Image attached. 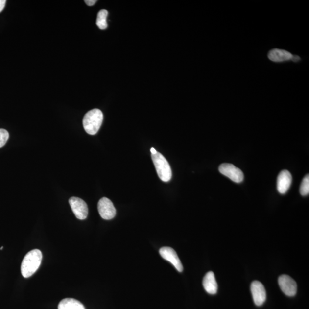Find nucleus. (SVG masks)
Returning a JSON list of instances; mask_svg holds the SVG:
<instances>
[{
    "instance_id": "obj_11",
    "label": "nucleus",
    "mask_w": 309,
    "mask_h": 309,
    "mask_svg": "<svg viewBox=\"0 0 309 309\" xmlns=\"http://www.w3.org/2000/svg\"><path fill=\"white\" fill-rule=\"evenodd\" d=\"M203 286L205 290L210 294H215L218 291V284L215 275L212 271L207 273L203 280Z\"/></svg>"
},
{
    "instance_id": "obj_15",
    "label": "nucleus",
    "mask_w": 309,
    "mask_h": 309,
    "mask_svg": "<svg viewBox=\"0 0 309 309\" xmlns=\"http://www.w3.org/2000/svg\"><path fill=\"white\" fill-rule=\"evenodd\" d=\"M300 193L302 196H307L309 193V176L307 175L302 181L300 187Z\"/></svg>"
},
{
    "instance_id": "obj_13",
    "label": "nucleus",
    "mask_w": 309,
    "mask_h": 309,
    "mask_svg": "<svg viewBox=\"0 0 309 309\" xmlns=\"http://www.w3.org/2000/svg\"><path fill=\"white\" fill-rule=\"evenodd\" d=\"M58 309H86L79 301L73 298H65L60 302Z\"/></svg>"
},
{
    "instance_id": "obj_20",
    "label": "nucleus",
    "mask_w": 309,
    "mask_h": 309,
    "mask_svg": "<svg viewBox=\"0 0 309 309\" xmlns=\"http://www.w3.org/2000/svg\"><path fill=\"white\" fill-rule=\"evenodd\" d=\"M151 152L152 154H155L157 152V151H156V149L154 148H151Z\"/></svg>"
},
{
    "instance_id": "obj_10",
    "label": "nucleus",
    "mask_w": 309,
    "mask_h": 309,
    "mask_svg": "<svg viewBox=\"0 0 309 309\" xmlns=\"http://www.w3.org/2000/svg\"><path fill=\"white\" fill-rule=\"evenodd\" d=\"M292 176L289 171L284 170L280 173L277 179V190L281 194H285L290 189Z\"/></svg>"
},
{
    "instance_id": "obj_8",
    "label": "nucleus",
    "mask_w": 309,
    "mask_h": 309,
    "mask_svg": "<svg viewBox=\"0 0 309 309\" xmlns=\"http://www.w3.org/2000/svg\"><path fill=\"white\" fill-rule=\"evenodd\" d=\"M159 253L163 259L170 262L179 272H182L183 267L181 261L174 249L169 247H164L159 250Z\"/></svg>"
},
{
    "instance_id": "obj_4",
    "label": "nucleus",
    "mask_w": 309,
    "mask_h": 309,
    "mask_svg": "<svg viewBox=\"0 0 309 309\" xmlns=\"http://www.w3.org/2000/svg\"><path fill=\"white\" fill-rule=\"evenodd\" d=\"M219 171L222 174L227 176L234 182L241 183L243 181V172L232 164H222L219 166Z\"/></svg>"
},
{
    "instance_id": "obj_14",
    "label": "nucleus",
    "mask_w": 309,
    "mask_h": 309,
    "mask_svg": "<svg viewBox=\"0 0 309 309\" xmlns=\"http://www.w3.org/2000/svg\"><path fill=\"white\" fill-rule=\"evenodd\" d=\"M108 15V11L107 10L105 9L101 10V11L98 13L96 20V25L98 27V28L101 30L107 29L108 27L107 23V18Z\"/></svg>"
},
{
    "instance_id": "obj_6",
    "label": "nucleus",
    "mask_w": 309,
    "mask_h": 309,
    "mask_svg": "<svg viewBox=\"0 0 309 309\" xmlns=\"http://www.w3.org/2000/svg\"><path fill=\"white\" fill-rule=\"evenodd\" d=\"M97 208L100 215L104 219L110 220L116 215V209L113 202L105 197L98 201Z\"/></svg>"
},
{
    "instance_id": "obj_1",
    "label": "nucleus",
    "mask_w": 309,
    "mask_h": 309,
    "mask_svg": "<svg viewBox=\"0 0 309 309\" xmlns=\"http://www.w3.org/2000/svg\"><path fill=\"white\" fill-rule=\"evenodd\" d=\"M43 259L41 251L35 249L30 251L24 258L21 265V272L23 277H31L38 270Z\"/></svg>"
},
{
    "instance_id": "obj_12",
    "label": "nucleus",
    "mask_w": 309,
    "mask_h": 309,
    "mask_svg": "<svg viewBox=\"0 0 309 309\" xmlns=\"http://www.w3.org/2000/svg\"><path fill=\"white\" fill-rule=\"evenodd\" d=\"M293 55L286 50L279 49L271 50L268 55L269 59L274 62H284L291 60Z\"/></svg>"
},
{
    "instance_id": "obj_3",
    "label": "nucleus",
    "mask_w": 309,
    "mask_h": 309,
    "mask_svg": "<svg viewBox=\"0 0 309 309\" xmlns=\"http://www.w3.org/2000/svg\"><path fill=\"white\" fill-rule=\"evenodd\" d=\"M151 157L159 178L163 182H167L172 178V170L168 162L161 153L152 154Z\"/></svg>"
},
{
    "instance_id": "obj_9",
    "label": "nucleus",
    "mask_w": 309,
    "mask_h": 309,
    "mask_svg": "<svg viewBox=\"0 0 309 309\" xmlns=\"http://www.w3.org/2000/svg\"><path fill=\"white\" fill-rule=\"evenodd\" d=\"M251 291L255 304L262 305L266 300V291L263 284L259 281H253L251 285Z\"/></svg>"
},
{
    "instance_id": "obj_16",
    "label": "nucleus",
    "mask_w": 309,
    "mask_h": 309,
    "mask_svg": "<svg viewBox=\"0 0 309 309\" xmlns=\"http://www.w3.org/2000/svg\"><path fill=\"white\" fill-rule=\"evenodd\" d=\"M9 137L8 132L4 129L0 128V148L4 147Z\"/></svg>"
},
{
    "instance_id": "obj_19",
    "label": "nucleus",
    "mask_w": 309,
    "mask_h": 309,
    "mask_svg": "<svg viewBox=\"0 0 309 309\" xmlns=\"http://www.w3.org/2000/svg\"><path fill=\"white\" fill-rule=\"evenodd\" d=\"M300 57L293 56V57H292V59H291V60H293L294 61V62H298V61L299 60H300Z\"/></svg>"
},
{
    "instance_id": "obj_18",
    "label": "nucleus",
    "mask_w": 309,
    "mask_h": 309,
    "mask_svg": "<svg viewBox=\"0 0 309 309\" xmlns=\"http://www.w3.org/2000/svg\"><path fill=\"white\" fill-rule=\"evenodd\" d=\"M6 1V0H0V13L4 9Z\"/></svg>"
},
{
    "instance_id": "obj_2",
    "label": "nucleus",
    "mask_w": 309,
    "mask_h": 309,
    "mask_svg": "<svg viewBox=\"0 0 309 309\" xmlns=\"http://www.w3.org/2000/svg\"><path fill=\"white\" fill-rule=\"evenodd\" d=\"M103 121V114L98 109L92 110L85 115L83 124L85 131L87 133L94 135L97 133Z\"/></svg>"
},
{
    "instance_id": "obj_21",
    "label": "nucleus",
    "mask_w": 309,
    "mask_h": 309,
    "mask_svg": "<svg viewBox=\"0 0 309 309\" xmlns=\"http://www.w3.org/2000/svg\"><path fill=\"white\" fill-rule=\"evenodd\" d=\"M3 248H4V247H1V248H0V249L2 250V249H3Z\"/></svg>"
},
{
    "instance_id": "obj_7",
    "label": "nucleus",
    "mask_w": 309,
    "mask_h": 309,
    "mask_svg": "<svg viewBox=\"0 0 309 309\" xmlns=\"http://www.w3.org/2000/svg\"><path fill=\"white\" fill-rule=\"evenodd\" d=\"M278 284L283 293L288 297H293L297 293V285L295 281L287 275H282L278 278Z\"/></svg>"
},
{
    "instance_id": "obj_5",
    "label": "nucleus",
    "mask_w": 309,
    "mask_h": 309,
    "mask_svg": "<svg viewBox=\"0 0 309 309\" xmlns=\"http://www.w3.org/2000/svg\"><path fill=\"white\" fill-rule=\"evenodd\" d=\"M69 203L74 215L77 219H86L88 214V208L87 203L77 197H72L69 200Z\"/></svg>"
},
{
    "instance_id": "obj_17",
    "label": "nucleus",
    "mask_w": 309,
    "mask_h": 309,
    "mask_svg": "<svg viewBox=\"0 0 309 309\" xmlns=\"http://www.w3.org/2000/svg\"><path fill=\"white\" fill-rule=\"evenodd\" d=\"M84 2H86V4L88 6H91L96 4L97 1L96 0H86V1H84Z\"/></svg>"
}]
</instances>
